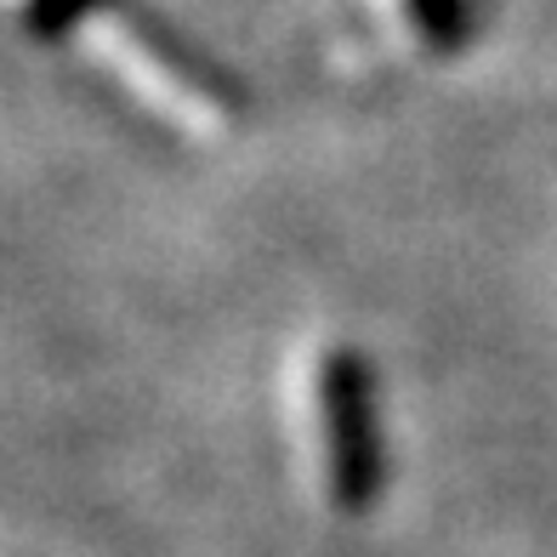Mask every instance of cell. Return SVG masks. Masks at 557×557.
<instances>
[{
	"mask_svg": "<svg viewBox=\"0 0 557 557\" xmlns=\"http://www.w3.org/2000/svg\"><path fill=\"white\" fill-rule=\"evenodd\" d=\"M347 58L370 74L449 69L484 35V0H347Z\"/></svg>",
	"mask_w": 557,
	"mask_h": 557,
	"instance_id": "3957f363",
	"label": "cell"
},
{
	"mask_svg": "<svg viewBox=\"0 0 557 557\" xmlns=\"http://www.w3.org/2000/svg\"><path fill=\"white\" fill-rule=\"evenodd\" d=\"M114 0H0V23L17 35L40 46V52H69L81 46V35L103 17Z\"/></svg>",
	"mask_w": 557,
	"mask_h": 557,
	"instance_id": "277c9868",
	"label": "cell"
},
{
	"mask_svg": "<svg viewBox=\"0 0 557 557\" xmlns=\"http://www.w3.org/2000/svg\"><path fill=\"white\" fill-rule=\"evenodd\" d=\"M285 421L296 467L319 506L359 518L387 484V426L375 359L336 331H319L290 352L285 370Z\"/></svg>",
	"mask_w": 557,
	"mask_h": 557,
	"instance_id": "6da1fadb",
	"label": "cell"
},
{
	"mask_svg": "<svg viewBox=\"0 0 557 557\" xmlns=\"http://www.w3.org/2000/svg\"><path fill=\"white\" fill-rule=\"evenodd\" d=\"M74 58L103 86H114L148 125L188 143H222L245 120V91L234 74L211 63L194 40H183L171 23L148 17L137 0H114L81 35Z\"/></svg>",
	"mask_w": 557,
	"mask_h": 557,
	"instance_id": "7a4b0ae2",
	"label": "cell"
}]
</instances>
